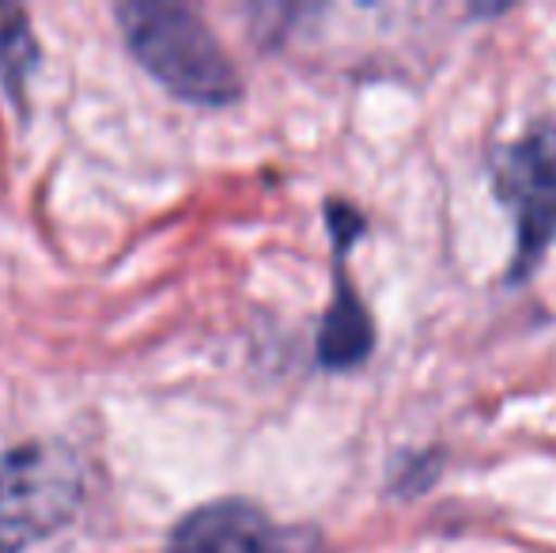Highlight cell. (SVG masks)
<instances>
[{
  "mask_svg": "<svg viewBox=\"0 0 556 553\" xmlns=\"http://www.w3.org/2000/svg\"><path fill=\"white\" fill-rule=\"evenodd\" d=\"M132 58L175 96L201 106H227L242 96V76L193 8L132 0L117 8Z\"/></svg>",
  "mask_w": 556,
  "mask_h": 553,
  "instance_id": "6da1fadb",
  "label": "cell"
},
{
  "mask_svg": "<svg viewBox=\"0 0 556 553\" xmlns=\"http://www.w3.org/2000/svg\"><path fill=\"white\" fill-rule=\"evenodd\" d=\"M88 474L65 443H20L0 451V553H20L76 516Z\"/></svg>",
  "mask_w": 556,
  "mask_h": 553,
  "instance_id": "7a4b0ae2",
  "label": "cell"
},
{
  "mask_svg": "<svg viewBox=\"0 0 556 553\" xmlns=\"http://www.w3.org/2000/svg\"><path fill=\"white\" fill-rule=\"evenodd\" d=\"M492 190L515 213V259L507 285H522L556 239V122H530L522 137L492 152Z\"/></svg>",
  "mask_w": 556,
  "mask_h": 553,
  "instance_id": "3957f363",
  "label": "cell"
},
{
  "mask_svg": "<svg viewBox=\"0 0 556 553\" xmlns=\"http://www.w3.org/2000/svg\"><path fill=\"white\" fill-rule=\"evenodd\" d=\"M167 553H326L307 531L277 527L257 504L227 497L190 512L170 535Z\"/></svg>",
  "mask_w": 556,
  "mask_h": 553,
  "instance_id": "277c9868",
  "label": "cell"
},
{
  "mask_svg": "<svg viewBox=\"0 0 556 553\" xmlns=\"http://www.w3.org/2000/svg\"><path fill=\"white\" fill-rule=\"evenodd\" d=\"M333 259H337L333 303L323 315V326H318L315 356H318V368L349 372L375 353V323H371V311L359 300L356 285L344 274V254H333Z\"/></svg>",
  "mask_w": 556,
  "mask_h": 553,
  "instance_id": "5b68a950",
  "label": "cell"
},
{
  "mask_svg": "<svg viewBox=\"0 0 556 553\" xmlns=\"http://www.w3.org/2000/svg\"><path fill=\"white\" fill-rule=\"evenodd\" d=\"M35 58L38 46L23 12H8V23H0V80L15 99L23 96V84H27L30 68H35Z\"/></svg>",
  "mask_w": 556,
  "mask_h": 553,
  "instance_id": "8992f818",
  "label": "cell"
},
{
  "mask_svg": "<svg viewBox=\"0 0 556 553\" xmlns=\"http://www.w3.org/2000/svg\"><path fill=\"white\" fill-rule=\"evenodd\" d=\"M443 470V451H402L394 463V478H390V489L397 497H413L432 489V481L440 478Z\"/></svg>",
  "mask_w": 556,
  "mask_h": 553,
  "instance_id": "52a82bcc",
  "label": "cell"
},
{
  "mask_svg": "<svg viewBox=\"0 0 556 553\" xmlns=\"http://www.w3.org/2000/svg\"><path fill=\"white\" fill-rule=\"evenodd\" d=\"M326 228L333 239V254H349V247L367 231V221L349 201H326Z\"/></svg>",
  "mask_w": 556,
  "mask_h": 553,
  "instance_id": "ba28073f",
  "label": "cell"
}]
</instances>
